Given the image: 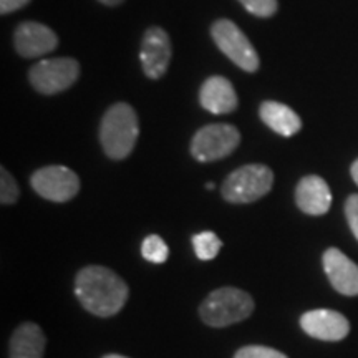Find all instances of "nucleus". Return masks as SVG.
Instances as JSON below:
<instances>
[{"instance_id":"nucleus-1","label":"nucleus","mask_w":358,"mask_h":358,"mask_svg":"<svg viewBox=\"0 0 358 358\" xmlns=\"http://www.w3.org/2000/svg\"><path fill=\"white\" fill-rule=\"evenodd\" d=\"M75 294L82 306L96 317H111L128 301V285L122 277L103 266H87L78 272Z\"/></svg>"},{"instance_id":"nucleus-2","label":"nucleus","mask_w":358,"mask_h":358,"mask_svg":"<svg viewBox=\"0 0 358 358\" xmlns=\"http://www.w3.org/2000/svg\"><path fill=\"white\" fill-rule=\"evenodd\" d=\"M140 136L138 115L128 103H115L103 115L100 124V141L106 156L111 159H124L133 151Z\"/></svg>"},{"instance_id":"nucleus-3","label":"nucleus","mask_w":358,"mask_h":358,"mask_svg":"<svg viewBox=\"0 0 358 358\" xmlns=\"http://www.w3.org/2000/svg\"><path fill=\"white\" fill-rule=\"evenodd\" d=\"M254 310L252 297L236 287L214 290L201 303L199 313L204 324L211 327H227L243 322Z\"/></svg>"},{"instance_id":"nucleus-4","label":"nucleus","mask_w":358,"mask_h":358,"mask_svg":"<svg viewBox=\"0 0 358 358\" xmlns=\"http://www.w3.org/2000/svg\"><path fill=\"white\" fill-rule=\"evenodd\" d=\"M274 173L266 164H245L232 171L222 182V198L234 204H248L261 199L272 189Z\"/></svg>"},{"instance_id":"nucleus-5","label":"nucleus","mask_w":358,"mask_h":358,"mask_svg":"<svg viewBox=\"0 0 358 358\" xmlns=\"http://www.w3.org/2000/svg\"><path fill=\"white\" fill-rule=\"evenodd\" d=\"M211 37L219 50L239 69L250 73L259 70L261 60H259L256 48L234 22L227 19L216 20L211 25Z\"/></svg>"},{"instance_id":"nucleus-6","label":"nucleus","mask_w":358,"mask_h":358,"mask_svg":"<svg viewBox=\"0 0 358 358\" xmlns=\"http://www.w3.org/2000/svg\"><path fill=\"white\" fill-rule=\"evenodd\" d=\"M241 143L239 129L227 123L206 124L192 136L191 155L201 163L227 158Z\"/></svg>"},{"instance_id":"nucleus-7","label":"nucleus","mask_w":358,"mask_h":358,"mask_svg":"<svg viewBox=\"0 0 358 358\" xmlns=\"http://www.w3.org/2000/svg\"><path fill=\"white\" fill-rule=\"evenodd\" d=\"M80 77V64L75 58H45L29 71L30 85L42 95L65 92Z\"/></svg>"},{"instance_id":"nucleus-8","label":"nucleus","mask_w":358,"mask_h":358,"mask_svg":"<svg viewBox=\"0 0 358 358\" xmlns=\"http://www.w3.org/2000/svg\"><path fill=\"white\" fill-rule=\"evenodd\" d=\"M30 185L42 198L53 203H66L80 191L77 173L65 166H45L37 169L30 178Z\"/></svg>"},{"instance_id":"nucleus-9","label":"nucleus","mask_w":358,"mask_h":358,"mask_svg":"<svg viewBox=\"0 0 358 358\" xmlns=\"http://www.w3.org/2000/svg\"><path fill=\"white\" fill-rule=\"evenodd\" d=\"M171 40L161 27H150L143 35L140 62L148 78L159 80L168 71L171 62Z\"/></svg>"},{"instance_id":"nucleus-10","label":"nucleus","mask_w":358,"mask_h":358,"mask_svg":"<svg viewBox=\"0 0 358 358\" xmlns=\"http://www.w3.org/2000/svg\"><path fill=\"white\" fill-rule=\"evenodd\" d=\"M15 50L24 58H38L58 47V37L50 27L40 22H22L13 34Z\"/></svg>"},{"instance_id":"nucleus-11","label":"nucleus","mask_w":358,"mask_h":358,"mask_svg":"<svg viewBox=\"0 0 358 358\" xmlns=\"http://www.w3.org/2000/svg\"><path fill=\"white\" fill-rule=\"evenodd\" d=\"M301 327L307 335L325 342H338L350 332V324L345 317L329 308H317L303 313Z\"/></svg>"},{"instance_id":"nucleus-12","label":"nucleus","mask_w":358,"mask_h":358,"mask_svg":"<svg viewBox=\"0 0 358 358\" xmlns=\"http://www.w3.org/2000/svg\"><path fill=\"white\" fill-rule=\"evenodd\" d=\"M324 271L332 287L343 295H358V266L342 250L330 248L324 252Z\"/></svg>"},{"instance_id":"nucleus-13","label":"nucleus","mask_w":358,"mask_h":358,"mask_svg":"<svg viewBox=\"0 0 358 358\" xmlns=\"http://www.w3.org/2000/svg\"><path fill=\"white\" fill-rule=\"evenodd\" d=\"M295 203L302 213L310 216H322L329 213L332 206V192L324 178L310 176L302 178L295 187Z\"/></svg>"},{"instance_id":"nucleus-14","label":"nucleus","mask_w":358,"mask_h":358,"mask_svg":"<svg viewBox=\"0 0 358 358\" xmlns=\"http://www.w3.org/2000/svg\"><path fill=\"white\" fill-rule=\"evenodd\" d=\"M199 103L204 110L214 115H227L236 111L239 100L229 80L214 75L201 85Z\"/></svg>"},{"instance_id":"nucleus-15","label":"nucleus","mask_w":358,"mask_h":358,"mask_svg":"<svg viewBox=\"0 0 358 358\" xmlns=\"http://www.w3.org/2000/svg\"><path fill=\"white\" fill-rule=\"evenodd\" d=\"M259 116L272 131L280 136H294L301 131L302 120L290 106L279 101H264L259 108Z\"/></svg>"},{"instance_id":"nucleus-16","label":"nucleus","mask_w":358,"mask_h":358,"mask_svg":"<svg viewBox=\"0 0 358 358\" xmlns=\"http://www.w3.org/2000/svg\"><path fill=\"white\" fill-rule=\"evenodd\" d=\"M45 335L37 324H24L15 330L10 340V358H42Z\"/></svg>"},{"instance_id":"nucleus-17","label":"nucleus","mask_w":358,"mask_h":358,"mask_svg":"<svg viewBox=\"0 0 358 358\" xmlns=\"http://www.w3.org/2000/svg\"><path fill=\"white\" fill-rule=\"evenodd\" d=\"M192 245H194L198 259H201V261H211V259H214L219 254L222 243L214 232L204 231L192 236Z\"/></svg>"},{"instance_id":"nucleus-18","label":"nucleus","mask_w":358,"mask_h":358,"mask_svg":"<svg viewBox=\"0 0 358 358\" xmlns=\"http://www.w3.org/2000/svg\"><path fill=\"white\" fill-rule=\"evenodd\" d=\"M141 254L146 261L153 264H163L168 261L169 257V249L166 243L161 239L159 236H148L145 241H143L141 245Z\"/></svg>"},{"instance_id":"nucleus-19","label":"nucleus","mask_w":358,"mask_h":358,"mask_svg":"<svg viewBox=\"0 0 358 358\" xmlns=\"http://www.w3.org/2000/svg\"><path fill=\"white\" fill-rule=\"evenodd\" d=\"M243 7L249 13L256 17H262V19H268L274 17L279 8V2L277 0H239Z\"/></svg>"},{"instance_id":"nucleus-20","label":"nucleus","mask_w":358,"mask_h":358,"mask_svg":"<svg viewBox=\"0 0 358 358\" xmlns=\"http://www.w3.org/2000/svg\"><path fill=\"white\" fill-rule=\"evenodd\" d=\"M0 201L2 204H13L19 199V186L6 168L0 169Z\"/></svg>"},{"instance_id":"nucleus-21","label":"nucleus","mask_w":358,"mask_h":358,"mask_svg":"<svg viewBox=\"0 0 358 358\" xmlns=\"http://www.w3.org/2000/svg\"><path fill=\"white\" fill-rule=\"evenodd\" d=\"M234 358H287L284 353L279 350H274V348L262 347V345H249L241 348L239 352L236 353Z\"/></svg>"},{"instance_id":"nucleus-22","label":"nucleus","mask_w":358,"mask_h":358,"mask_svg":"<svg viewBox=\"0 0 358 358\" xmlns=\"http://www.w3.org/2000/svg\"><path fill=\"white\" fill-rule=\"evenodd\" d=\"M345 216H347L348 226H350L353 236H355L358 241V194L348 196V199L345 203Z\"/></svg>"},{"instance_id":"nucleus-23","label":"nucleus","mask_w":358,"mask_h":358,"mask_svg":"<svg viewBox=\"0 0 358 358\" xmlns=\"http://www.w3.org/2000/svg\"><path fill=\"white\" fill-rule=\"evenodd\" d=\"M27 3H30V0H0V13L6 15V13L20 10Z\"/></svg>"},{"instance_id":"nucleus-24","label":"nucleus","mask_w":358,"mask_h":358,"mask_svg":"<svg viewBox=\"0 0 358 358\" xmlns=\"http://www.w3.org/2000/svg\"><path fill=\"white\" fill-rule=\"evenodd\" d=\"M350 173H352V178H353V181H355V185L358 186V159L355 161V163L352 164V168H350Z\"/></svg>"},{"instance_id":"nucleus-25","label":"nucleus","mask_w":358,"mask_h":358,"mask_svg":"<svg viewBox=\"0 0 358 358\" xmlns=\"http://www.w3.org/2000/svg\"><path fill=\"white\" fill-rule=\"evenodd\" d=\"M100 2L105 3V6H108V7H116V6H120L123 0H100Z\"/></svg>"},{"instance_id":"nucleus-26","label":"nucleus","mask_w":358,"mask_h":358,"mask_svg":"<svg viewBox=\"0 0 358 358\" xmlns=\"http://www.w3.org/2000/svg\"><path fill=\"white\" fill-rule=\"evenodd\" d=\"M103 358H128V357H122V355H106V357H103Z\"/></svg>"},{"instance_id":"nucleus-27","label":"nucleus","mask_w":358,"mask_h":358,"mask_svg":"<svg viewBox=\"0 0 358 358\" xmlns=\"http://www.w3.org/2000/svg\"><path fill=\"white\" fill-rule=\"evenodd\" d=\"M206 187H208L209 191H213L214 189V182H208V185H206Z\"/></svg>"}]
</instances>
